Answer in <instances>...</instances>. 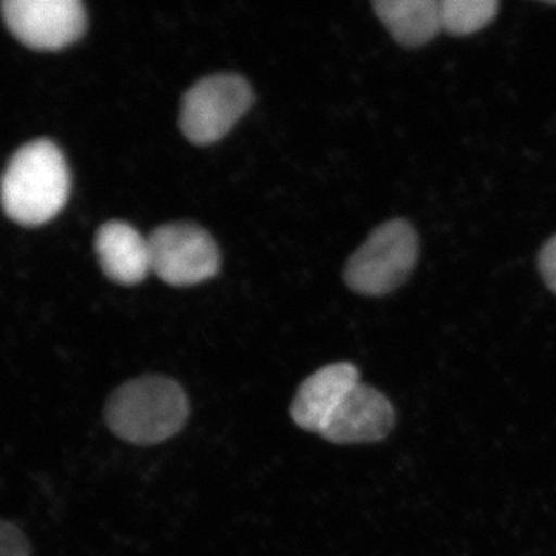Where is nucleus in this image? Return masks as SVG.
I'll use <instances>...</instances> for the list:
<instances>
[{"instance_id":"obj_12","label":"nucleus","mask_w":556,"mask_h":556,"mask_svg":"<svg viewBox=\"0 0 556 556\" xmlns=\"http://www.w3.org/2000/svg\"><path fill=\"white\" fill-rule=\"evenodd\" d=\"M0 556H30V544L16 526L0 519Z\"/></svg>"},{"instance_id":"obj_5","label":"nucleus","mask_w":556,"mask_h":556,"mask_svg":"<svg viewBox=\"0 0 556 556\" xmlns=\"http://www.w3.org/2000/svg\"><path fill=\"white\" fill-rule=\"evenodd\" d=\"M152 273L172 287H192L219 269L217 243L200 226L169 223L149 237Z\"/></svg>"},{"instance_id":"obj_8","label":"nucleus","mask_w":556,"mask_h":556,"mask_svg":"<svg viewBox=\"0 0 556 556\" xmlns=\"http://www.w3.org/2000/svg\"><path fill=\"white\" fill-rule=\"evenodd\" d=\"M358 383V369L351 362H338L317 369L303 380L291 404L295 426L320 434L346 394Z\"/></svg>"},{"instance_id":"obj_3","label":"nucleus","mask_w":556,"mask_h":556,"mask_svg":"<svg viewBox=\"0 0 556 556\" xmlns=\"http://www.w3.org/2000/svg\"><path fill=\"white\" fill-rule=\"evenodd\" d=\"M419 257V240L407 219H390L369 233L367 241L351 255L345 281L354 292L379 298L404 285Z\"/></svg>"},{"instance_id":"obj_4","label":"nucleus","mask_w":556,"mask_h":556,"mask_svg":"<svg viewBox=\"0 0 556 556\" xmlns=\"http://www.w3.org/2000/svg\"><path fill=\"white\" fill-rule=\"evenodd\" d=\"M254 94L248 80L218 73L193 84L182 98L179 127L193 144H214L232 130L251 108Z\"/></svg>"},{"instance_id":"obj_1","label":"nucleus","mask_w":556,"mask_h":556,"mask_svg":"<svg viewBox=\"0 0 556 556\" xmlns=\"http://www.w3.org/2000/svg\"><path fill=\"white\" fill-rule=\"evenodd\" d=\"M70 195V170L56 144L47 139L17 150L0 181V203L14 222L39 226L56 217Z\"/></svg>"},{"instance_id":"obj_2","label":"nucleus","mask_w":556,"mask_h":556,"mask_svg":"<svg viewBox=\"0 0 556 556\" xmlns=\"http://www.w3.org/2000/svg\"><path fill=\"white\" fill-rule=\"evenodd\" d=\"M189 416L185 390L174 379L150 375L129 380L113 391L105 422L123 441L155 445L175 437Z\"/></svg>"},{"instance_id":"obj_6","label":"nucleus","mask_w":556,"mask_h":556,"mask_svg":"<svg viewBox=\"0 0 556 556\" xmlns=\"http://www.w3.org/2000/svg\"><path fill=\"white\" fill-rule=\"evenodd\" d=\"M2 14L11 33L36 50L64 49L86 31V10L78 0H7Z\"/></svg>"},{"instance_id":"obj_9","label":"nucleus","mask_w":556,"mask_h":556,"mask_svg":"<svg viewBox=\"0 0 556 556\" xmlns=\"http://www.w3.org/2000/svg\"><path fill=\"white\" fill-rule=\"evenodd\" d=\"M94 248L105 276L116 283L130 287L152 273L149 239H144L129 223L109 222L102 225Z\"/></svg>"},{"instance_id":"obj_7","label":"nucleus","mask_w":556,"mask_h":556,"mask_svg":"<svg viewBox=\"0 0 556 556\" xmlns=\"http://www.w3.org/2000/svg\"><path fill=\"white\" fill-rule=\"evenodd\" d=\"M394 408L375 388L358 382L329 419L321 437L334 444L382 441L393 430Z\"/></svg>"},{"instance_id":"obj_13","label":"nucleus","mask_w":556,"mask_h":556,"mask_svg":"<svg viewBox=\"0 0 556 556\" xmlns=\"http://www.w3.org/2000/svg\"><path fill=\"white\" fill-rule=\"evenodd\" d=\"M538 268L547 288L556 294V236L546 241L538 255Z\"/></svg>"},{"instance_id":"obj_10","label":"nucleus","mask_w":556,"mask_h":556,"mask_svg":"<svg viewBox=\"0 0 556 556\" xmlns=\"http://www.w3.org/2000/svg\"><path fill=\"white\" fill-rule=\"evenodd\" d=\"M372 9L393 39L408 49L426 46L442 30L437 0H376Z\"/></svg>"},{"instance_id":"obj_11","label":"nucleus","mask_w":556,"mask_h":556,"mask_svg":"<svg viewBox=\"0 0 556 556\" xmlns=\"http://www.w3.org/2000/svg\"><path fill=\"white\" fill-rule=\"evenodd\" d=\"M496 0H441L442 30L453 36L473 35L495 20Z\"/></svg>"}]
</instances>
